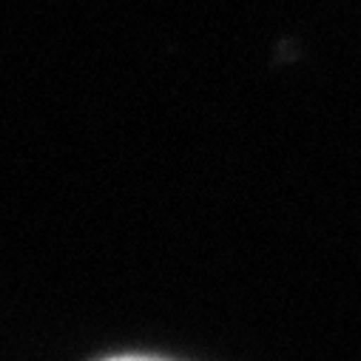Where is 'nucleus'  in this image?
Here are the masks:
<instances>
[{
    "label": "nucleus",
    "mask_w": 361,
    "mask_h": 361,
    "mask_svg": "<svg viewBox=\"0 0 361 361\" xmlns=\"http://www.w3.org/2000/svg\"><path fill=\"white\" fill-rule=\"evenodd\" d=\"M103 361H162V358H151V355H114V358H103Z\"/></svg>",
    "instance_id": "obj_1"
}]
</instances>
